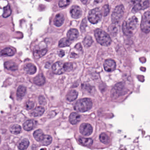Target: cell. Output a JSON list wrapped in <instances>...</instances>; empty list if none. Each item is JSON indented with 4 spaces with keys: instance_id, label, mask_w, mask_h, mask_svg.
<instances>
[{
    "instance_id": "e575fe53",
    "label": "cell",
    "mask_w": 150,
    "mask_h": 150,
    "mask_svg": "<svg viewBox=\"0 0 150 150\" xmlns=\"http://www.w3.org/2000/svg\"><path fill=\"white\" fill-rule=\"evenodd\" d=\"M141 10H143L142 5V4H138L135 5L134 7H133L132 12H134V13H136V12H138V11H141Z\"/></svg>"
},
{
    "instance_id": "d590c367",
    "label": "cell",
    "mask_w": 150,
    "mask_h": 150,
    "mask_svg": "<svg viewBox=\"0 0 150 150\" xmlns=\"http://www.w3.org/2000/svg\"><path fill=\"white\" fill-rule=\"evenodd\" d=\"M69 3L70 0H60L59 2V5L60 8H63L69 5Z\"/></svg>"
},
{
    "instance_id": "30bf717a",
    "label": "cell",
    "mask_w": 150,
    "mask_h": 150,
    "mask_svg": "<svg viewBox=\"0 0 150 150\" xmlns=\"http://www.w3.org/2000/svg\"><path fill=\"white\" fill-rule=\"evenodd\" d=\"M104 67L107 72H112L116 68V63L113 60L107 59L104 62Z\"/></svg>"
},
{
    "instance_id": "44dd1931",
    "label": "cell",
    "mask_w": 150,
    "mask_h": 150,
    "mask_svg": "<svg viewBox=\"0 0 150 150\" xmlns=\"http://www.w3.org/2000/svg\"><path fill=\"white\" fill-rule=\"evenodd\" d=\"M33 135L35 140L39 142H41L45 136L42 130L40 129L36 130Z\"/></svg>"
},
{
    "instance_id": "f6af8a7d",
    "label": "cell",
    "mask_w": 150,
    "mask_h": 150,
    "mask_svg": "<svg viewBox=\"0 0 150 150\" xmlns=\"http://www.w3.org/2000/svg\"><path fill=\"white\" fill-rule=\"evenodd\" d=\"M81 1L82 2L83 4H86L87 3V0H81Z\"/></svg>"
},
{
    "instance_id": "ee69618b",
    "label": "cell",
    "mask_w": 150,
    "mask_h": 150,
    "mask_svg": "<svg viewBox=\"0 0 150 150\" xmlns=\"http://www.w3.org/2000/svg\"><path fill=\"white\" fill-rule=\"evenodd\" d=\"M103 0H95V2L96 3L98 4L102 2Z\"/></svg>"
},
{
    "instance_id": "1f68e13d",
    "label": "cell",
    "mask_w": 150,
    "mask_h": 150,
    "mask_svg": "<svg viewBox=\"0 0 150 150\" xmlns=\"http://www.w3.org/2000/svg\"><path fill=\"white\" fill-rule=\"evenodd\" d=\"M11 13V9L9 5H7L4 8V12L3 17L4 18H7L9 16Z\"/></svg>"
},
{
    "instance_id": "4fadbf2b",
    "label": "cell",
    "mask_w": 150,
    "mask_h": 150,
    "mask_svg": "<svg viewBox=\"0 0 150 150\" xmlns=\"http://www.w3.org/2000/svg\"><path fill=\"white\" fill-rule=\"evenodd\" d=\"M64 21L65 18L64 16L61 13H59L55 16V18L54 20V23L55 26L59 27L63 25Z\"/></svg>"
},
{
    "instance_id": "277c9868",
    "label": "cell",
    "mask_w": 150,
    "mask_h": 150,
    "mask_svg": "<svg viewBox=\"0 0 150 150\" xmlns=\"http://www.w3.org/2000/svg\"><path fill=\"white\" fill-rule=\"evenodd\" d=\"M124 13V8L123 5L116 6L113 11L112 15V20L113 23L117 24L122 18Z\"/></svg>"
},
{
    "instance_id": "8992f818",
    "label": "cell",
    "mask_w": 150,
    "mask_h": 150,
    "mask_svg": "<svg viewBox=\"0 0 150 150\" xmlns=\"http://www.w3.org/2000/svg\"><path fill=\"white\" fill-rule=\"evenodd\" d=\"M141 30L145 33L150 32V11H146L142 18L141 24Z\"/></svg>"
},
{
    "instance_id": "d4e9b609",
    "label": "cell",
    "mask_w": 150,
    "mask_h": 150,
    "mask_svg": "<svg viewBox=\"0 0 150 150\" xmlns=\"http://www.w3.org/2000/svg\"><path fill=\"white\" fill-rule=\"evenodd\" d=\"M71 44V40L67 38H63L60 40L59 42V47H63L69 46Z\"/></svg>"
},
{
    "instance_id": "7402d4cb",
    "label": "cell",
    "mask_w": 150,
    "mask_h": 150,
    "mask_svg": "<svg viewBox=\"0 0 150 150\" xmlns=\"http://www.w3.org/2000/svg\"><path fill=\"white\" fill-rule=\"evenodd\" d=\"M78 95L77 92L75 90L70 91L67 95V99L70 102L74 101L77 98Z\"/></svg>"
},
{
    "instance_id": "f546056e",
    "label": "cell",
    "mask_w": 150,
    "mask_h": 150,
    "mask_svg": "<svg viewBox=\"0 0 150 150\" xmlns=\"http://www.w3.org/2000/svg\"><path fill=\"white\" fill-rule=\"evenodd\" d=\"M99 139L101 142L105 144H108L109 143V140H110L109 137L105 133H102L100 134V135Z\"/></svg>"
},
{
    "instance_id": "cb8c5ba5",
    "label": "cell",
    "mask_w": 150,
    "mask_h": 150,
    "mask_svg": "<svg viewBox=\"0 0 150 150\" xmlns=\"http://www.w3.org/2000/svg\"><path fill=\"white\" fill-rule=\"evenodd\" d=\"M29 142L27 139H24L22 140L18 144V149L21 150L26 149L29 145Z\"/></svg>"
},
{
    "instance_id": "484cf974",
    "label": "cell",
    "mask_w": 150,
    "mask_h": 150,
    "mask_svg": "<svg viewBox=\"0 0 150 150\" xmlns=\"http://www.w3.org/2000/svg\"><path fill=\"white\" fill-rule=\"evenodd\" d=\"M10 130L12 134H19L21 131V127L19 125L15 124L10 127Z\"/></svg>"
},
{
    "instance_id": "7bdbcfd3",
    "label": "cell",
    "mask_w": 150,
    "mask_h": 150,
    "mask_svg": "<svg viewBox=\"0 0 150 150\" xmlns=\"http://www.w3.org/2000/svg\"><path fill=\"white\" fill-rule=\"evenodd\" d=\"M59 55L60 57H62L65 55V52L62 50H61L59 52Z\"/></svg>"
},
{
    "instance_id": "7a4b0ae2",
    "label": "cell",
    "mask_w": 150,
    "mask_h": 150,
    "mask_svg": "<svg viewBox=\"0 0 150 150\" xmlns=\"http://www.w3.org/2000/svg\"><path fill=\"white\" fill-rule=\"evenodd\" d=\"M94 35L98 43L103 46H108L111 45L112 40L109 35L101 29L95 30Z\"/></svg>"
},
{
    "instance_id": "2e32d148",
    "label": "cell",
    "mask_w": 150,
    "mask_h": 150,
    "mask_svg": "<svg viewBox=\"0 0 150 150\" xmlns=\"http://www.w3.org/2000/svg\"><path fill=\"white\" fill-rule=\"evenodd\" d=\"M80 119H81V117L80 115L76 113H72L69 116V122L73 125L76 124L78 122L80 121Z\"/></svg>"
},
{
    "instance_id": "f35d334b",
    "label": "cell",
    "mask_w": 150,
    "mask_h": 150,
    "mask_svg": "<svg viewBox=\"0 0 150 150\" xmlns=\"http://www.w3.org/2000/svg\"><path fill=\"white\" fill-rule=\"evenodd\" d=\"M66 71H70L73 69V66L72 63L70 62H67L65 63Z\"/></svg>"
},
{
    "instance_id": "ba28073f",
    "label": "cell",
    "mask_w": 150,
    "mask_h": 150,
    "mask_svg": "<svg viewBox=\"0 0 150 150\" xmlns=\"http://www.w3.org/2000/svg\"><path fill=\"white\" fill-rule=\"evenodd\" d=\"M79 131L83 135L87 136L91 134L93 132V128L90 124L83 123L80 125Z\"/></svg>"
},
{
    "instance_id": "5b68a950",
    "label": "cell",
    "mask_w": 150,
    "mask_h": 150,
    "mask_svg": "<svg viewBox=\"0 0 150 150\" xmlns=\"http://www.w3.org/2000/svg\"><path fill=\"white\" fill-rule=\"evenodd\" d=\"M101 17V10L99 8H95L89 11L88 17L90 23L94 24L100 21Z\"/></svg>"
},
{
    "instance_id": "5bb4252c",
    "label": "cell",
    "mask_w": 150,
    "mask_h": 150,
    "mask_svg": "<svg viewBox=\"0 0 150 150\" xmlns=\"http://www.w3.org/2000/svg\"><path fill=\"white\" fill-rule=\"evenodd\" d=\"M67 38L69 40H74L77 38L79 36V32L76 29H71L68 32Z\"/></svg>"
},
{
    "instance_id": "e0dca14e",
    "label": "cell",
    "mask_w": 150,
    "mask_h": 150,
    "mask_svg": "<svg viewBox=\"0 0 150 150\" xmlns=\"http://www.w3.org/2000/svg\"><path fill=\"white\" fill-rule=\"evenodd\" d=\"M16 52V50L14 48L6 47L1 51V54L4 56H11L14 55Z\"/></svg>"
},
{
    "instance_id": "f1b7e54d",
    "label": "cell",
    "mask_w": 150,
    "mask_h": 150,
    "mask_svg": "<svg viewBox=\"0 0 150 150\" xmlns=\"http://www.w3.org/2000/svg\"><path fill=\"white\" fill-rule=\"evenodd\" d=\"M52 140V137L50 136V135H45V137L41 142L43 145L47 146V145L51 144Z\"/></svg>"
},
{
    "instance_id": "d6986e66",
    "label": "cell",
    "mask_w": 150,
    "mask_h": 150,
    "mask_svg": "<svg viewBox=\"0 0 150 150\" xmlns=\"http://www.w3.org/2000/svg\"><path fill=\"white\" fill-rule=\"evenodd\" d=\"M79 142L82 145L86 147H90L92 144L93 141L91 138H84V137H80L79 139Z\"/></svg>"
},
{
    "instance_id": "ab89813d",
    "label": "cell",
    "mask_w": 150,
    "mask_h": 150,
    "mask_svg": "<svg viewBox=\"0 0 150 150\" xmlns=\"http://www.w3.org/2000/svg\"><path fill=\"white\" fill-rule=\"evenodd\" d=\"M142 5L143 10L145 9L149 8L150 6V0H146L144 1L143 3L142 4Z\"/></svg>"
},
{
    "instance_id": "8fae6325",
    "label": "cell",
    "mask_w": 150,
    "mask_h": 150,
    "mask_svg": "<svg viewBox=\"0 0 150 150\" xmlns=\"http://www.w3.org/2000/svg\"><path fill=\"white\" fill-rule=\"evenodd\" d=\"M124 89V85L122 83H119L115 85L112 90V95L114 97H117L120 95Z\"/></svg>"
},
{
    "instance_id": "d6a6232c",
    "label": "cell",
    "mask_w": 150,
    "mask_h": 150,
    "mask_svg": "<svg viewBox=\"0 0 150 150\" xmlns=\"http://www.w3.org/2000/svg\"><path fill=\"white\" fill-rule=\"evenodd\" d=\"M117 24L113 23L109 27V32L112 35H115L118 32V28H117Z\"/></svg>"
},
{
    "instance_id": "b9f144b4",
    "label": "cell",
    "mask_w": 150,
    "mask_h": 150,
    "mask_svg": "<svg viewBox=\"0 0 150 150\" xmlns=\"http://www.w3.org/2000/svg\"><path fill=\"white\" fill-rule=\"evenodd\" d=\"M130 1H131V3L135 5L140 3L142 0H130Z\"/></svg>"
},
{
    "instance_id": "9c48e42d",
    "label": "cell",
    "mask_w": 150,
    "mask_h": 150,
    "mask_svg": "<svg viewBox=\"0 0 150 150\" xmlns=\"http://www.w3.org/2000/svg\"><path fill=\"white\" fill-rule=\"evenodd\" d=\"M70 14L73 18L78 19L82 16V11L81 8L77 5H74L70 9Z\"/></svg>"
},
{
    "instance_id": "52a82bcc",
    "label": "cell",
    "mask_w": 150,
    "mask_h": 150,
    "mask_svg": "<svg viewBox=\"0 0 150 150\" xmlns=\"http://www.w3.org/2000/svg\"><path fill=\"white\" fill-rule=\"evenodd\" d=\"M53 72L56 74L60 75L66 72L65 63L60 62H55L52 66Z\"/></svg>"
},
{
    "instance_id": "9a60e30c",
    "label": "cell",
    "mask_w": 150,
    "mask_h": 150,
    "mask_svg": "<svg viewBox=\"0 0 150 150\" xmlns=\"http://www.w3.org/2000/svg\"><path fill=\"white\" fill-rule=\"evenodd\" d=\"M24 69L27 74L30 75L34 74L37 71L36 67L31 63H29L25 65L24 66Z\"/></svg>"
},
{
    "instance_id": "7c38bea8",
    "label": "cell",
    "mask_w": 150,
    "mask_h": 150,
    "mask_svg": "<svg viewBox=\"0 0 150 150\" xmlns=\"http://www.w3.org/2000/svg\"><path fill=\"white\" fill-rule=\"evenodd\" d=\"M37 123V122L34 120H28L25 122L23 125L24 129L26 131L31 130L36 127Z\"/></svg>"
},
{
    "instance_id": "4316f807",
    "label": "cell",
    "mask_w": 150,
    "mask_h": 150,
    "mask_svg": "<svg viewBox=\"0 0 150 150\" xmlns=\"http://www.w3.org/2000/svg\"><path fill=\"white\" fill-rule=\"evenodd\" d=\"M26 89L23 86H20L17 91V95L19 98H22L25 96L26 93Z\"/></svg>"
},
{
    "instance_id": "603a6c76",
    "label": "cell",
    "mask_w": 150,
    "mask_h": 150,
    "mask_svg": "<svg viewBox=\"0 0 150 150\" xmlns=\"http://www.w3.org/2000/svg\"><path fill=\"white\" fill-rule=\"evenodd\" d=\"M4 67L8 70L15 71L18 69V67L16 64L12 61L6 62L4 63Z\"/></svg>"
},
{
    "instance_id": "bcb514c9",
    "label": "cell",
    "mask_w": 150,
    "mask_h": 150,
    "mask_svg": "<svg viewBox=\"0 0 150 150\" xmlns=\"http://www.w3.org/2000/svg\"><path fill=\"white\" fill-rule=\"evenodd\" d=\"M40 150H46V149H41Z\"/></svg>"
},
{
    "instance_id": "7dc6e473",
    "label": "cell",
    "mask_w": 150,
    "mask_h": 150,
    "mask_svg": "<svg viewBox=\"0 0 150 150\" xmlns=\"http://www.w3.org/2000/svg\"><path fill=\"white\" fill-rule=\"evenodd\" d=\"M1 137H0V143H1Z\"/></svg>"
},
{
    "instance_id": "60d3db41",
    "label": "cell",
    "mask_w": 150,
    "mask_h": 150,
    "mask_svg": "<svg viewBox=\"0 0 150 150\" xmlns=\"http://www.w3.org/2000/svg\"><path fill=\"white\" fill-rule=\"evenodd\" d=\"M39 102L40 104L41 105H45L46 103L45 99L43 96H40L39 98Z\"/></svg>"
},
{
    "instance_id": "74e56055",
    "label": "cell",
    "mask_w": 150,
    "mask_h": 150,
    "mask_svg": "<svg viewBox=\"0 0 150 150\" xmlns=\"http://www.w3.org/2000/svg\"><path fill=\"white\" fill-rule=\"evenodd\" d=\"M34 104L33 101H29L26 103V108L27 110H31L34 107Z\"/></svg>"
},
{
    "instance_id": "4dcf8cb0",
    "label": "cell",
    "mask_w": 150,
    "mask_h": 150,
    "mask_svg": "<svg viewBox=\"0 0 150 150\" xmlns=\"http://www.w3.org/2000/svg\"><path fill=\"white\" fill-rule=\"evenodd\" d=\"M93 42V41L91 37L90 36H87L83 40V44L86 47H90L92 44Z\"/></svg>"
},
{
    "instance_id": "ffe728a7",
    "label": "cell",
    "mask_w": 150,
    "mask_h": 150,
    "mask_svg": "<svg viewBox=\"0 0 150 150\" xmlns=\"http://www.w3.org/2000/svg\"><path fill=\"white\" fill-rule=\"evenodd\" d=\"M45 111V108L42 107H37L32 112L31 115L34 117L40 116L44 114Z\"/></svg>"
},
{
    "instance_id": "836d02e7",
    "label": "cell",
    "mask_w": 150,
    "mask_h": 150,
    "mask_svg": "<svg viewBox=\"0 0 150 150\" xmlns=\"http://www.w3.org/2000/svg\"><path fill=\"white\" fill-rule=\"evenodd\" d=\"M102 15L104 16H106L108 15L109 12V6L108 4H105L102 8V10H101Z\"/></svg>"
},
{
    "instance_id": "8d00e7d4",
    "label": "cell",
    "mask_w": 150,
    "mask_h": 150,
    "mask_svg": "<svg viewBox=\"0 0 150 150\" xmlns=\"http://www.w3.org/2000/svg\"><path fill=\"white\" fill-rule=\"evenodd\" d=\"M86 24H87V22H86V19L84 18L83 21H82L81 26H80V30H81V31L84 32L85 30Z\"/></svg>"
},
{
    "instance_id": "ac0fdd59",
    "label": "cell",
    "mask_w": 150,
    "mask_h": 150,
    "mask_svg": "<svg viewBox=\"0 0 150 150\" xmlns=\"http://www.w3.org/2000/svg\"><path fill=\"white\" fill-rule=\"evenodd\" d=\"M33 82L38 86H43L45 83V79L42 74H39L34 78Z\"/></svg>"
},
{
    "instance_id": "6da1fadb",
    "label": "cell",
    "mask_w": 150,
    "mask_h": 150,
    "mask_svg": "<svg viewBox=\"0 0 150 150\" xmlns=\"http://www.w3.org/2000/svg\"><path fill=\"white\" fill-rule=\"evenodd\" d=\"M138 20L136 17L132 16L127 21L123 22L122 25V31L127 36L132 35L133 31L136 29L138 25Z\"/></svg>"
},
{
    "instance_id": "83f0119b",
    "label": "cell",
    "mask_w": 150,
    "mask_h": 150,
    "mask_svg": "<svg viewBox=\"0 0 150 150\" xmlns=\"http://www.w3.org/2000/svg\"><path fill=\"white\" fill-rule=\"evenodd\" d=\"M47 49H45L41 50H37L34 52V56L36 59L41 58L46 53Z\"/></svg>"
},
{
    "instance_id": "3957f363",
    "label": "cell",
    "mask_w": 150,
    "mask_h": 150,
    "mask_svg": "<svg viewBox=\"0 0 150 150\" xmlns=\"http://www.w3.org/2000/svg\"><path fill=\"white\" fill-rule=\"evenodd\" d=\"M92 101L88 98L81 99L78 100L75 104L74 108L77 112H84L91 108Z\"/></svg>"
}]
</instances>
